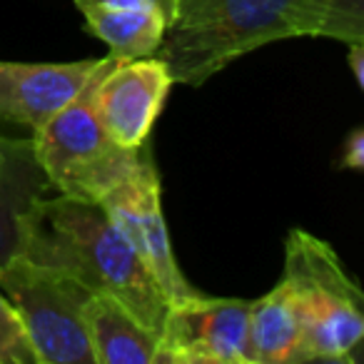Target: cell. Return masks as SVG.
Instances as JSON below:
<instances>
[{
	"label": "cell",
	"mask_w": 364,
	"mask_h": 364,
	"mask_svg": "<svg viewBox=\"0 0 364 364\" xmlns=\"http://www.w3.org/2000/svg\"><path fill=\"white\" fill-rule=\"evenodd\" d=\"M289 38L364 43V0H175L155 55L200 87L237 58Z\"/></svg>",
	"instance_id": "cell-1"
},
{
	"label": "cell",
	"mask_w": 364,
	"mask_h": 364,
	"mask_svg": "<svg viewBox=\"0 0 364 364\" xmlns=\"http://www.w3.org/2000/svg\"><path fill=\"white\" fill-rule=\"evenodd\" d=\"M18 257L73 274L90 292L110 294L147 329L160 332L170 297L95 200L60 193L41 198L26 220Z\"/></svg>",
	"instance_id": "cell-2"
},
{
	"label": "cell",
	"mask_w": 364,
	"mask_h": 364,
	"mask_svg": "<svg viewBox=\"0 0 364 364\" xmlns=\"http://www.w3.org/2000/svg\"><path fill=\"white\" fill-rule=\"evenodd\" d=\"M282 282L299 319V364L354 362L364 339V294L332 245L292 230L284 242Z\"/></svg>",
	"instance_id": "cell-3"
},
{
	"label": "cell",
	"mask_w": 364,
	"mask_h": 364,
	"mask_svg": "<svg viewBox=\"0 0 364 364\" xmlns=\"http://www.w3.org/2000/svg\"><path fill=\"white\" fill-rule=\"evenodd\" d=\"M105 60L107 55L82 90L33 135L38 160L50 180V188L60 195L95 203H102L112 190L125 185L150 152L147 142L137 150L112 142L97 120L92 85Z\"/></svg>",
	"instance_id": "cell-4"
},
{
	"label": "cell",
	"mask_w": 364,
	"mask_h": 364,
	"mask_svg": "<svg viewBox=\"0 0 364 364\" xmlns=\"http://www.w3.org/2000/svg\"><path fill=\"white\" fill-rule=\"evenodd\" d=\"M0 289L26 329L38 364H95L85 307L95 292L73 274L16 257L0 269Z\"/></svg>",
	"instance_id": "cell-5"
},
{
	"label": "cell",
	"mask_w": 364,
	"mask_h": 364,
	"mask_svg": "<svg viewBox=\"0 0 364 364\" xmlns=\"http://www.w3.org/2000/svg\"><path fill=\"white\" fill-rule=\"evenodd\" d=\"M247 319L250 299H175L157 332L155 364H250Z\"/></svg>",
	"instance_id": "cell-6"
},
{
	"label": "cell",
	"mask_w": 364,
	"mask_h": 364,
	"mask_svg": "<svg viewBox=\"0 0 364 364\" xmlns=\"http://www.w3.org/2000/svg\"><path fill=\"white\" fill-rule=\"evenodd\" d=\"M172 80L157 55L117 60L107 55L92 85V107L102 130L122 147H142L170 95Z\"/></svg>",
	"instance_id": "cell-7"
},
{
	"label": "cell",
	"mask_w": 364,
	"mask_h": 364,
	"mask_svg": "<svg viewBox=\"0 0 364 364\" xmlns=\"http://www.w3.org/2000/svg\"><path fill=\"white\" fill-rule=\"evenodd\" d=\"M100 205L110 213L137 255L145 259L170 302L200 294V289L193 287L190 279L182 274L172 252L170 230L162 215V182L152 152H147L140 170L125 185L112 190Z\"/></svg>",
	"instance_id": "cell-8"
},
{
	"label": "cell",
	"mask_w": 364,
	"mask_h": 364,
	"mask_svg": "<svg viewBox=\"0 0 364 364\" xmlns=\"http://www.w3.org/2000/svg\"><path fill=\"white\" fill-rule=\"evenodd\" d=\"M100 63L102 58L75 63L0 60V132L16 127L33 137L82 90Z\"/></svg>",
	"instance_id": "cell-9"
},
{
	"label": "cell",
	"mask_w": 364,
	"mask_h": 364,
	"mask_svg": "<svg viewBox=\"0 0 364 364\" xmlns=\"http://www.w3.org/2000/svg\"><path fill=\"white\" fill-rule=\"evenodd\" d=\"M50 190L33 137L0 132V269L21 255L28 215Z\"/></svg>",
	"instance_id": "cell-10"
},
{
	"label": "cell",
	"mask_w": 364,
	"mask_h": 364,
	"mask_svg": "<svg viewBox=\"0 0 364 364\" xmlns=\"http://www.w3.org/2000/svg\"><path fill=\"white\" fill-rule=\"evenodd\" d=\"M85 327L95 364H155L157 334L110 294H92Z\"/></svg>",
	"instance_id": "cell-11"
},
{
	"label": "cell",
	"mask_w": 364,
	"mask_h": 364,
	"mask_svg": "<svg viewBox=\"0 0 364 364\" xmlns=\"http://www.w3.org/2000/svg\"><path fill=\"white\" fill-rule=\"evenodd\" d=\"M247 357L250 364H299V319L282 279L267 294L250 299Z\"/></svg>",
	"instance_id": "cell-12"
},
{
	"label": "cell",
	"mask_w": 364,
	"mask_h": 364,
	"mask_svg": "<svg viewBox=\"0 0 364 364\" xmlns=\"http://www.w3.org/2000/svg\"><path fill=\"white\" fill-rule=\"evenodd\" d=\"M85 31L107 46V55L117 60L155 55L167 28V18L160 11H137V8H102L80 6Z\"/></svg>",
	"instance_id": "cell-13"
},
{
	"label": "cell",
	"mask_w": 364,
	"mask_h": 364,
	"mask_svg": "<svg viewBox=\"0 0 364 364\" xmlns=\"http://www.w3.org/2000/svg\"><path fill=\"white\" fill-rule=\"evenodd\" d=\"M0 364H38L23 322L0 289Z\"/></svg>",
	"instance_id": "cell-14"
},
{
	"label": "cell",
	"mask_w": 364,
	"mask_h": 364,
	"mask_svg": "<svg viewBox=\"0 0 364 364\" xmlns=\"http://www.w3.org/2000/svg\"><path fill=\"white\" fill-rule=\"evenodd\" d=\"M77 8L80 6H102V8H137V11H160L170 23L175 0H73Z\"/></svg>",
	"instance_id": "cell-15"
},
{
	"label": "cell",
	"mask_w": 364,
	"mask_h": 364,
	"mask_svg": "<svg viewBox=\"0 0 364 364\" xmlns=\"http://www.w3.org/2000/svg\"><path fill=\"white\" fill-rule=\"evenodd\" d=\"M339 165L344 170H362L364 167V127H354L347 137H344V150Z\"/></svg>",
	"instance_id": "cell-16"
},
{
	"label": "cell",
	"mask_w": 364,
	"mask_h": 364,
	"mask_svg": "<svg viewBox=\"0 0 364 364\" xmlns=\"http://www.w3.org/2000/svg\"><path fill=\"white\" fill-rule=\"evenodd\" d=\"M347 48H349L347 60L354 73V80H357L359 87H364V43H349Z\"/></svg>",
	"instance_id": "cell-17"
}]
</instances>
